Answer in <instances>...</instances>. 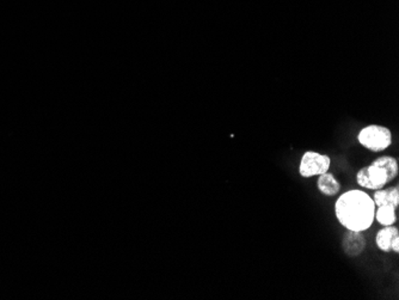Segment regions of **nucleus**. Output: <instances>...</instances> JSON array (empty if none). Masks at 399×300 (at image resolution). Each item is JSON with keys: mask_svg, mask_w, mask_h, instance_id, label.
Returning <instances> with one entry per match:
<instances>
[{"mask_svg": "<svg viewBox=\"0 0 399 300\" xmlns=\"http://www.w3.org/2000/svg\"><path fill=\"white\" fill-rule=\"evenodd\" d=\"M375 220L380 225H393L397 221V209L392 204H383L375 209Z\"/></svg>", "mask_w": 399, "mask_h": 300, "instance_id": "9", "label": "nucleus"}, {"mask_svg": "<svg viewBox=\"0 0 399 300\" xmlns=\"http://www.w3.org/2000/svg\"><path fill=\"white\" fill-rule=\"evenodd\" d=\"M317 188L323 195L325 196H335L341 190V183L337 181L336 177L330 174V172H325L322 175L318 176V181H317Z\"/></svg>", "mask_w": 399, "mask_h": 300, "instance_id": "8", "label": "nucleus"}, {"mask_svg": "<svg viewBox=\"0 0 399 300\" xmlns=\"http://www.w3.org/2000/svg\"><path fill=\"white\" fill-rule=\"evenodd\" d=\"M342 248L348 256L356 257L366 249V238L363 237L362 232L348 230L343 236Z\"/></svg>", "mask_w": 399, "mask_h": 300, "instance_id": "6", "label": "nucleus"}, {"mask_svg": "<svg viewBox=\"0 0 399 300\" xmlns=\"http://www.w3.org/2000/svg\"><path fill=\"white\" fill-rule=\"evenodd\" d=\"M331 165V159L328 154L318 153L315 151H306L301 157L299 174L303 179H311L315 176L328 172Z\"/></svg>", "mask_w": 399, "mask_h": 300, "instance_id": "4", "label": "nucleus"}, {"mask_svg": "<svg viewBox=\"0 0 399 300\" xmlns=\"http://www.w3.org/2000/svg\"><path fill=\"white\" fill-rule=\"evenodd\" d=\"M375 209L372 196L360 189H352L337 199L335 216L345 229L363 232L373 225Z\"/></svg>", "mask_w": 399, "mask_h": 300, "instance_id": "1", "label": "nucleus"}, {"mask_svg": "<svg viewBox=\"0 0 399 300\" xmlns=\"http://www.w3.org/2000/svg\"><path fill=\"white\" fill-rule=\"evenodd\" d=\"M358 140L367 150L383 152L392 145V133L384 126L370 125L360 130Z\"/></svg>", "mask_w": 399, "mask_h": 300, "instance_id": "3", "label": "nucleus"}, {"mask_svg": "<svg viewBox=\"0 0 399 300\" xmlns=\"http://www.w3.org/2000/svg\"><path fill=\"white\" fill-rule=\"evenodd\" d=\"M375 243L384 253H399V231L396 226H384L375 236Z\"/></svg>", "mask_w": 399, "mask_h": 300, "instance_id": "5", "label": "nucleus"}, {"mask_svg": "<svg viewBox=\"0 0 399 300\" xmlns=\"http://www.w3.org/2000/svg\"><path fill=\"white\" fill-rule=\"evenodd\" d=\"M398 172V160L392 156H382L358 171L356 182L368 190H378L392 182Z\"/></svg>", "mask_w": 399, "mask_h": 300, "instance_id": "2", "label": "nucleus"}, {"mask_svg": "<svg viewBox=\"0 0 399 300\" xmlns=\"http://www.w3.org/2000/svg\"><path fill=\"white\" fill-rule=\"evenodd\" d=\"M373 201L375 206H383V204H392L396 209L399 207V187L396 184L395 187L382 188L375 190L373 195Z\"/></svg>", "mask_w": 399, "mask_h": 300, "instance_id": "7", "label": "nucleus"}]
</instances>
